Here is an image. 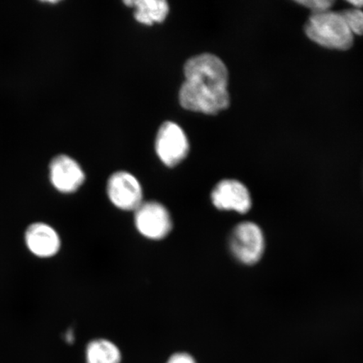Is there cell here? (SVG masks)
I'll list each match as a JSON object with an SVG mask.
<instances>
[{
  "label": "cell",
  "instance_id": "6da1fadb",
  "mask_svg": "<svg viewBox=\"0 0 363 363\" xmlns=\"http://www.w3.org/2000/svg\"><path fill=\"white\" fill-rule=\"evenodd\" d=\"M179 99L185 110L217 115L230 106L229 72L223 61L211 53L189 58Z\"/></svg>",
  "mask_w": 363,
  "mask_h": 363
},
{
  "label": "cell",
  "instance_id": "7a4b0ae2",
  "mask_svg": "<svg viewBox=\"0 0 363 363\" xmlns=\"http://www.w3.org/2000/svg\"><path fill=\"white\" fill-rule=\"evenodd\" d=\"M305 31L312 42L325 48L347 51L354 43V35L340 12L329 11L312 15Z\"/></svg>",
  "mask_w": 363,
  "mask_h": 363
},
{
  "label": "cell",
  "instance_id": "3957f363",
  "mask_svg": "<svg viewBox=\"0 0 363 363\" xmlns=\"http://www.w3.org/2000/svg\"><path fill=\"white\" fill-rule=\"evenodd\" d=\"M133 214L136 231L152 242L164 240L174 228L170 211L161 202L144 201Z\"/></svg>",
  "mask_w": 363,
  "mask_h": 363
},
{
  "label": "cell",
  "instance_id": "277c9868",
  "mask_svg": "<svg viewBox=\"0 0 363 363\" xmlns=\"http://www.w3.org/2000/svg\"><path fill=\"white\" fill-rule=\"evenodd\" d=\"M229 248L239 262L245 265L256 264L265 251V238L260 226L252 221L238 224L231 231Z\"/></svg>",
  "mask_w": 363,
  "mask_h": 363
},
{
  "label": "cell",
  "instance_id": "5b68a950",
  "mask_svg": "<svg viewBox=\"0 0 363 363\" xmlns=\"http://www.w3.org/2000/svg\"><path fill=\"white\" fill-rule=\"evenodd\" d=\"M107 196L117 210L134 212L145 201L140 181L129 172L118 171L108 178Z\"/></svg>",
  "mask_w": 363,
  "mask_h": 363
},
{
  "label": "cell",
  "instance_id": "8992f818",
  "mask_svg": "<svg viewBox=\"0 0 363 363\" xmlns=\"http://www.w3.org/2000/svg\"><path fill=\"white\" fill-rule=\"evenodd\" d=\"M155 148L163 164L174 167L187 157L189 143L187 135L178 124L166 121L157 131Z\"/></svg>",
  "mask_w": 363,
  "mask_h": 363
},
{
  "label": "cell",
  "instance_id": "52a82bcc",
  "mask_svg": "<svg viewBox=\"0 0 363 363\" xmlns=\"http://www.w3.org/2000/svg\"><path fill=\"white\" fill-rule=\"evenodd\" d=\"M211 201L216 208L220 211H233L246 214L251 210V194L242 182L224 179L218 183L211 194Z\"/></svg>",
  "mask_w": 363,
  "mask_h": 363
},
{
  "label": "cell",
  "instance_id": "ba28073f",
  "mask_svg": "<svg viewBox=\"0 0 363 363\" xmlns=\"http://www.w3.org/2000/svg\"><path fill=\"white\" fill-rule=\"evenodd\" d=\"M50 181L58 192L74 194L83 186L85 174L74 159L67 155L54 157L50 163Z\"/></svg>",
  "mask_w": 363,
  "mask_h": 363
},
{
  "label": "cell",
  "instance_id": "9c48e42d",
  "mask_svg": "<svg viewBox=\"0 0 363 363\" xmlns=\"http://www.w3.org/2000/svg\"><path fill=\"white\" fill-rule=\"evenodd\" d=\"M25 240L29 251L35 257L49 258L60 251L62 240L52 226L36 222L26 229Z\"/></svg>",
  "mask_w": 363,
  "mask_h": 363
},
{
  "label": "cell",
  "instance_id": "30bf717a",
  "mask_svg": "<svg viewBox=\"0 0 363 363\" xmlns=\"http://www.w3.org/2000/svg\"><path fill=\"white\" fill-rule=\"evenodd\" d=\"M124 3L135 9V19L146 26L164 21L169 13V3L165 0H128Z\"/></svg>",
  "mask_w": 363,
  "mask_h": 363
},
{
  "label": "cell",
  "instance_id": "8fae6325",
  "mask_svg": "<svg viewBox=\"0 0 363 363\" xmlns=\"http://www.w3.org/2000/svg\"><path fill=\"white\" fill-rule=\"evenodd\" d=\"M86 360L87 363H121V352L111 340L95 339L86 348Z\"/></svg>",
  "mask_w": 363,
  "mask_h": 363
},
{
  "label": "cell",
  "instance_id": "7c38bea8",
  "mask_svg": "<svg viewBox=\"0 0 363 363\" xmlns=\"http://www.w3.org/2000/svg\"><path fill=\"white\" fill-rule=\"evenodd\" d=\"M340 13L353 35H363V11L360 9H352Z\"/></svg>",
  "mask_w": 363,
  "mask_h": 363
},
{
  "label": "cell",
  "instance_id": "4fadbf2b",
  "mask_svg": "<svg viewBox=\"0 0 363 363\" xmlns=\"http://www.w3.org/2000/svg\"><path fill=\"white\" fill-rule=\"evenodd\" d=\"M297 3L311 10L312 15L329 11L335 4L330 0H310V1H298Z\"/></svg>",
  "mask_w": 363,
  "mask_h": 363
},
{
  "label": "cell",
  "instance_id": "5bb4252c",
  "mask_svg": "<svg viewBox=\"0 0 363 363\" xmlns=\"http://www.w3.org/2000/svg\"><path fill=\"white\" fill-rule=\"evenodd\" d=\"M167 363H197L189 353L177 352L172 355Z\"/></svg>",
  "mask_w": 363,
  "mask_h": 363
},
{
  "label": "cell",
  "instance_id": "9a60e30c",
  "mask_svg": "<svg viewBox=\"0 0 363 363\" xmlns=\"http://www.w3.org/2000/svg\"><path fill=\"white\" fill-rule=\"evenodd\" d=\"M65 338L67 343L74 342V334L72 333L71 330H67L65 335Z\"/></svg>",
  "mask_w": 363,
  "mask_h": 363
},
{
  "label": "cell",
  "instance_id": "2e32d148",
  "mask_svg": "<svg viewBox=\"0 0 363 363\" xmlns=\"http://www.w3.org/2000/svg\"><path fill=\"white\" fill-rule=\"evenodd\" d=\"M349 3H351L352 6L357 9H360L363 6V0H357V1H351Z\"/></svg>",
  "mask_w": 363,
  "mask_h": 363
}]
</instances>
